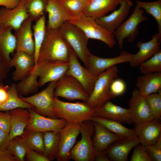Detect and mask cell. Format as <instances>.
<instances>
[{
	"instance_id": "6da1fadb",
	"label": "cell",
	"mask_w": 161,
	"mask_h": 161,
	"mask_svg": "<svg viewBox=\"0 0 161 161\" xmlns=\"http://www.w3.org/2000/svg\"><path fill=\"white\" fill-rule=\"evenodd\" d=\"M69 66L68 61H52L38 63L22 80L23 84L28 89L36 90L47 83L56 82L66 73Z\"/></svg>"
},
{
	"instance_id": "7a4b0ae2",
	"label": "cell",
	"mask_w": 161,
	"mask_h": 161,
	"mask_svg": "<svg viewBox=\"0 0 161 161\" xmlns=\"http://www.w3.org/2000/svg\"><path fill=\"white\" fill-rule=\"evenodd\" d=\"M69 48L70 46L62 37L59 30L50 29L46 27L45 37L40 49L37 63L52 61H68Z\"/></svg>"
},
{
	"instance_id": "3957f363",
	"label": "cell",
	"mask_w": 161,
	"mask_h": 161,
	"mask_svg": "<svg viewBox=\"0 0 161 161\" xmlns=\"http://www.w3.org/2000/svg\"><path fill=\"white\" fill-rule=\"evenodd\" d=\"M52 110L58 118L64 119L67 123L80 124L91 120L95 111L85 102H66L55 97L53 99Z\"/></svg>"
},
{
	"instance_id": "277c9868",
	"label": "cell",
	"mask_w": 161,
	"mask_h": 161,
	"mask_svg": "<svg viewBox=\"0 0 161 161\" xmlns=\"http://www.w3.org/2000/svg\"><path fill=\"white\" fill-rule=\"evenodd\" d=\"M118 73V67L115 65L98 76L92 92L86 102L88 105L95 109L106 101L115 97L111 93L109 87L113 80L117 78Z\"/></svg>"
},
{
	"instance_id": "5b68a950",
	"label": "cell",
	"mask_w": 161,
	"mask_h": 161,
	"mask_svg": "<svg viewBox=\"0 0 161 161\" xmlns=\"http://www.w3.org/2000/svg\"><path fill=\"white\" fill-rule=\"evenodd\" d=\"M62 37L87 68L92 54L88 46V38L76 26L67 21L58 29Z\"/></svg>"
},
{
	"instance_id": "8992f818",
	"label": "cell",
	"mask_w": 161,
	"mask_h": 161,
	"mask_svg": "<svg viewBox=\"0 0 161 161\" xmlns=\"http://www.w3.org/2000/svg\"><path fill=\"white\" fill-rule=\"evenodd\" d=\"M94 130L92 121H85L81 125L80 140L70 152L71 159L75 161H93L97 151L95 149L92 137Z\"/></svg>"
},
{
	"instance_id": "52a82bcc",
	"label": "cell",
	"mask_w": 161,
	"mask_h": 161,
	"mask_svg": "<svg viewBox=\"0 0 161 161\" xmlns=\"http://www.w3.org/2000/svg\"><path fill=\"white\" fill-rule=\"evenodd\" d=\"M69 22L80 28L88 38L100 41L109 47L112 48L116 41L113 34L108 31L98 24L96 20L82 14L73 17Z\"/></svg>"
},
{
	"instance_id": "ba28073f",
	"label": "cell",
	"mask_w": 161,
	"mask_h": 161,
	"mask_svg": "<svg viewBox=\"0 0 161 161\" xmlns=\"http://www.w3.org/2000/svg\"><path fill=\"white\" fill-rule=\"evenodd\" d=\"M89 95L75 78L66 73L56 82L54 96L70 101L79 100L86 102Z\"/></svg>"
},
{
	"instance_id": "9c48e42d",
	"label": "cell",
	"mask_w": 161,
	"mask_h": 161,
	"mask_svg": "<svg viewBox=\"0 0 161 161\" xmlns=\"http://www.w3.org/2000/svg\"><path fill=\"white\" fill-rule=\"evenodd\" d=\"M143 14L142 9L136 6L129 17L123 22L113 32L120 49H122L126 38H127L129 42H132L135 40L138 33V25L148 19Z\"/></svg>"
},
{
	"instance_id": "30bf717a",
	"label": "cell",
	"mask_w": 161,
	"mask_h": 161,
	"mask_svg": "<svg viewBox=\"0 0 161 161\" xmlns=\"http://www.w3.org/2000/svg\"><path fill=\"white\" fill-rule=\"evenodd\" d=\"M56 82L49 83L44 89L33 95L20 97L22 100L32 105L38 114L51 118H59L52 110Z\"/></svg>"
},
{
	"instance_id": "8fae6325",
	"label": "cell",
	"mask_w": 161,
	"mask_h": 161,
	"mask_svg": "<svg viewBox=\"0 0 161 161\" xmlns=\"http://www.w3.org/2000/svg\"><path fill=\"white\" fill-rule=\"evenodd\" d=\"M77 57L70 47L69 68L66 73L76 79L90 95L98 76L93 75L87 68L82 66Z\"/></svg>"
},
{
	"instance_id": "7c38bea8",
	"label": "cell",
	"mask_w": 161,
	"mask_h": 161,
	"mask_svg": "<svg viewBox=\"0 0 161 161\" xmlns=\"http://www.w3.org/2000/svg\"><path fill=\"white\" fill-rule=\"evenodd\" d=\"M81 124L67 123L60 131L58 151L56 158L58 161H68L71 159L70 152L80 133Z\"/></svg>"
},
{
	"instance_id": "4fadbf2b",
	"label": "cell",
	"mask_w": 161,
	"mask_h": 161,
	"mask_svg": "<svg viewBox=\"0 0 161 161\" xmlns=\"http://www.w3.org/2000/svg\"><path fill=\"white\" fill-rule=\"evenodd\" d=\"M28 110L30 117L25 129L44 132L48 131L60 132L67 123L63 118H53L42 115L30 109Z\"/></svg>"
},
{
	"instance_id": "5bb4252c",
	"label": "cell",
	"mask_w": 161,
	"mask_h": 161,
	"mask_svg": "<svg viewBox=\"0 0 161 161\" xmlns=\"http://www.w3.org/2000/svg\"><path fill=\"white\" fill-rule=\"evenodd\" d=\"M134 54L122 51L116 57L103 58L92 54L88 60L87 68L93 75L98 76L101 73L117 64L129 62L133 60Z\"/></svg>"
},
{
	"instance_id": "9a60e30c",
	"label": "cell",
	"mask_w": 161,
	"mask_h": 161,
	"mask_svg": "<svg viewBox=\"0 0 161 161\" xmlns=\"http://www.w3.org/2000/svg\"><path fill=\"white\" fill-rule=\"evenodd\" d=\"M132 122L137 124L154 119L145 97L136 88L133 91L128 109Z\"/></svg>"
},
{
	"instance_id": "2e32d148",
	"label": "cell",
	"mask_w": 161,
	"mask_h": 161,
	"mask_svg": "<svg viewBox=\"0 0 161 161\" xmlns=\"http://www.w3.org/2000/svg\"><path fill=\"white\" fill-rule=\"evenodd\" d=\"M26 0H21L14 8L0 9V28H10L16 31L20 27L29 17L25 6Z\"/></svg>"
},
{
	"instance_id": "e0dca14e",
	"label": "cell",
	"mask_w": 161,
	"mask_h": 161,
	"mask_svg": "<svg viewBox=\"0 0 161 161\" xmlns=\"http://www.w3.org/2000/svg\"><path fill=\"white\" fill-rule=\"evenodd\" d=\"M139 143L136 135L121 136L110 145L106 152L110 160L126 161L131 150Z\"/></svg>"
},
{
	"instance_id": "ac0fdd59",
	"label": "cell",
	"mask_w": 161,
	"mask_h": 161,
	"mask_svg": "<svg viewBox=\"0 0 161 161\" xmlns=\"http://www.w3.org/2000/svg\"><path fill=\"white\" fill-rule=\"evenodd\" d=\"M160 120L154 119L137 124L134 129L140 143L144 146L156 143L161 137Z\"/></svg>"
},
{
	"instance_id": "d6986e66",
	"label": "cell",
	"mask_w": 161,
	"mask_h": 161,
	"mask_svg": "<svg viewBox=\"0 0 161 161\" xmlns=\"http://www.w3.org/2000/svg\"><path fill=\"white\" fill-rule=\"evenodd\" d=\"M117 10L96 20L98 24L113 34L128 16L133 3L131 0H121Z\"/></svg>"
},
{
	"instance_id": "ffe728a7",
	"label": "cell",
	"mask_w": 161,
	"mask_h": 161,
	"mask_svg": "<svg viewBox=\"0 0 161 161\" xmlns=\"http://www.w3.org/2000/svg\"><path fill=\"white\" fill-rule=\"evenodd\" d=\"M46 13L48 15L46 27L50 29H59L73 17L60 0H48Z\"/></svg>"
},
{
	"instance_id": "44dd1931",
	"label": "cell",
	"mask_w": 161,
	"mask_h": 161,
	"mask_svg": "<svg viewBox=\"0 0 161 161\" xmlns=\"http://www.w3.org/2000/svg\"><path fill=\"white\" fill-rule=\"evenodd\" d=\"M9 63L11 68L15 69L12 77L15 81L19 82L23 79L35 65L34 55L21 51L16 52Z\"/></svg>"
},
{
	"instance_id": "7402d4cb",
	"label": "cell",
	"mask_w": 161,
	"mask_h": 161,
	"mask_svg": "<svg viewBox=\"0 0 161 161\" xmlns=\"http://www.w3.org/2000/svg\"><path fill=\"white\" fill-rule=\"evenodd\" d=\"M33 21L29 17L15 31L14 34L16 40V52L21 51L34 55L35 45L32 25Z\"/></svg>"
},
{
	"instance_id": "603a6c76",
	"label": "cell",
	"mask_w": 161,
	"mask_h": 161,
	"mask_svg": "<svg viewBox=\"0 0 161 161\" xmlns=\"http://www.w3.org/2000/svg\"><path fill=\"white\" fill-rule=\"evenodd\" d=\"M161 35L157 32L152 36L149 41L145 42H138L136 46L139 49L136 53L134 54L133 60L130 62V66L132 67L139 66L161 50Z\"/></svg>"
},
{
	"instance_id": "cb8c5ba5",
	"label": "cell",
	"mask_w": 161,
	"mask_h": 161,
	"mask_svg": "<svg viewBox=\"0 0 161 161\" xmlns=\"http://www.w3.org/2000/svg\"><path fill=\"white\" fill-rule=\"evenodd\" d=\"M93 116L123 123H132L128 109L116 105L109 100L95 109Z\"/></svg>"
},
{
	"instance_id": "d4e9b609",
	"label": "cell",
	"mask_w": 161,
	"mask_h": 161,
	"mask_svg": "<svg viewBox=\"0 0 161 161\" xmlns=\"http://www.w3.org/2000/svg\"><path fill=\"white\" fill-rule=\"evenodd\" d=\"M11 116L9 133L10 140L21 136L28 125L30 117L28 109L18 108L10 111Z\"/></svg>"
},
{
	"instance_id": "484cf974",
	"label": "cell",
	"mask_w": 161,
	"mask_h": 161,
	"mask_svg": "<svg viewBox=\"0 0 161 161\" xmlns=\"http://www.w3.org/2000/svg\"><path fill=\"white\" fill-rule=\"evenodd\" d=\"M121 0H90L83 13L96 20L115 10Z\"/></svg>"
},
{
	"instance_id": "4316f807",
	"label": "cell",
	"mask_w": 161,
	"mask_h": 161,
	"mask_svg": "<svg viewBox=\"0 0 161 161\" xmlns=\"http://www.w3.org/2000/svg\"><path fill=\"white\" fill-rule=\"evenodd\" d=\"M136 85L144 97L158 92L161 90V72L143 74L138 77Z\"/></svg>"
},
{
	"instance_id": "83f0119b",
	"label": "cell",
	"mask_w": 161,
	"mask_h": 161,
	"mask_svg": "<svg viewBox=\"0 0 161 161\" xmlns=\"http://www.w3.org/2000/svg\"><path fill=\"white\" fill-rule=\"evenodd\" d=\"M95 135L94 147L97 151H106L110 145L120 137L110 131L101 124L92 121Z\"/></svg>"
},
{
	"instance_id": "f1b7e54d",
	"label": "cell",
	"mask_w": 161,
	"mask_h": 161,
	"mask_svg": "<svg viewBox=\"0 0 161 161\" xmlns=\"http://www.w3.org/2000/svg\"><path fill=\"white\" fill-rule=\"evenodd\" d=\"M12 30L10 28H0V52L8 61L11 59L10 55L15 51L16 44Z\"/></svg>"
},
{
	"instance_id": "f546056e",
	"label": "cell",
	"mask_w": 161,
	"mask_h": 161,
	"mask_svg": "<svg viewBox=\"0 0 161 161\" xmlns=\"http://www.w3.org/2000/svg\"><path fill=\"white\" fill-rule=\"evenodd\" d=\"M8 99L5 103L0 105V111H10L18 108L34 109L32 105L24 101L18 96L16 84L12 83L8 85Z\"/></svg>"
},
{
	"instance_id": "4dcf8cb0",
	"label": "cell",
	"mask_w": 161,
	"mask_h": 161,
	"mask_svg": "<svg viewBox=\"0 0 161 161\" xmlns=\"http://www.w3.org/2000/svg\"><path fill=\"white\" fill-rule=\"evenodd\" d=\"M43 154L50 161L56 159L59 148L60 132L48 131L43 132Z\"/></svg>"
},
{
	"instance_id": "1f68e13d",
	"label": "cell",
	"mask_w": 161,
	"mask_h": 161,
	"mask_svg": "<svg viewBox=\"0 0 161 161\" xmlns=\"http://www.w3.org/2000/svg\"><path fill=\"white\" fill-rule=\"evenodd\" d=\"M91 120L101 124L110 131L120 136L135 135L134 129L125 127L120 122L95 116H93Z\"/></svg>"
},
{
	"instance_id": "d6a6232c",
	"label": "cell",
	"mask_w": 161,
	"mask_h": 161,
	"mask_svg": "<svg viewBox=\"0 0 161 161\" xmlns=\"http://www.w3.org/2000/svg\"><path fill=\"white\" fill-rule=\"evenodd\" d=\"M32 29L35 45L34 55L36 64L40 49L46 34V24L45 14L35 21V24L32 26Z\"/></svg>"
},
{
	"instance_id": "836d02e7",
	"label": "cell",
	"mask_w": 161,
	"mask_h": 161,
	"mask_svg": "<svg viewBox=\"0 0 161 161\" xmlns=\"http://www.w3.org/2000/svg\"><path fill=\"white\" fill-rule=\"evenodd\" d=\"M21 138L29 150L43 154L44 145L43 133L25 129Z\"/></svg>"
},
{
	"instance_id": "e575fe53",
	"label": "cell",
	"mask_w": 161,
	"mask_h": 161,
	"mask_svg": "<svg viewBox=\"0 0 161 161\" xmlns=\"http://www.w3.org/2000/svg\"><path fill=\"white\" fill-rule=\"evenodd\" d=\"M137 5L144 9L153 16L158 25V33L161 35V0L153 2H144L136 0Z\"/></svg>"
},
{
	"instance_id": "d590c367",
	"label": "cell",
	"mask_w": 161,
	"mask_h": 161,
	"mask_svg": "<svg viewBox=\"0 0 161 161\" xmlns=\"http://www.w3.org/2000/svg\"><path fill=\"white\" fill-rule=\"evenodd\" d=\"M48 0H26L25 6L29 17L35 21L46 13Z\"/></svg>"
},
{
	"instance_id": "8d00e7d4",
	"label": "cell",
	"mask_w": 161,
	"mask_h": 161,
	"mask_svg": "<svg viewBox=\"0 0 161 161\" xmlns=\"http://www.w3.org/2000/svg\"><path fill=\"white\" fill-rule=\"evenodd\" d=\"M139 66V69L143 74L161 72V51L156 53Z\"/></svg>"
},
{
	"instance_id": "74e56055",
	"label": "cell",
	"mask_w": 161,
	"mask_h": 161,
	"mask_svg": "<svg viewBox=\"0 0 161 161\" xmlns=\"http://www.w3.org/2000/svg\"><path fill=\"white\" fill-rule=\"evenodd\" d=\"M7 149L15 156L17 161H24L26 152L29 150L18 137L10 140Z\"/></svg>"
},
{
	"instance_id": "f35d334b",
	"label": "cell",
	"mask_w": 161,
	"mask_h": 161,
	"mask_svg": "<svg viewBox=\"0 0 161 161\" xmlns=\"http://www.w3.org/2000/svg\"><path fill=\"white\" fill-rule=\"evenodd\" d=\"M72 17L83 14L88 3V0H60Z\"/></svg>"
},
{
	"instance_id": "ab89813d",
	"label": "cell",
	"mask_w": 161,
	"mask_h": 161,
	"mask_svg": "<svg viewBox=\"0 0 161 161\" xmlns=\"http://www.w3.org/2000/svg\"><path fill=\"white\" fill-rule=\"evenodd\" d=\"M155 119L161 118V90L144 97Z\"/></svg>"
},
{
	"instance_id": "60d3db41",
	"label": "cell",
	"mask_w": 161,
	"mask_h": 161,
	"mask_svg": "<svg viewBox=\"0 0 161 161\" xmlns=\"http://www.w3.org/2000/svg\"><path fill=\"white\" fill-rule=\"evenodd\" d=\"M145 146L152 161H161V137L155 143Z\"/></svg>"
},
{
	"instance_id": "b9f144b4",
	"label": "cell",
	"mask_w": 161,
	"mask_h": 161,
	"mask_svg": "<svg viewBox=\"0 0 161 161\" xmlns=\"http://www.w3.org/2000/svg\"><path fill=\"white\" fill-rule=\"evenodd\" d=\"M134 148L130 158L131 161H152L145 146L139 143Z\"/></svg>"
},
{
	"instance_id": "7bdbcfd3",
	"label": "cell",
	"mask_w": 161,
	"mask_h": 161,
	"mask_svg": "<svg viewBox=\"0 0 161 161\" xmlns=\"http://www.w3.org/2000/svg\"><path fill=\"white\" fill-rule=\"evenodd\" d=\"M126 85L121 78L114 79L111 82L109 87L111 93L115 97L123 94L126 91Z\"/></svg>"
},
{
	"instance_id": "ee69618b",
	"label": "cell",
	"mask_w": 161,
	"mask_h": 161,
	"mask_svg": "<svg viewBox=\"0 0 161 161\" xmlns=\"http://www.w3.org/2000/svg\"><path fill=\"white\" fill-rule=\"evenodd\" d=\"M9 61L7 60L0 52V83L7 77L11 67Z\"/></svg>"
},
{
	"instance_id": "f6af8a7d",
	"label": "cell",
	"mask_w": 161,
	"mask_h": 161,
	"mask_svg": "<svg viewBox=\"0 0 161 161\" xmlns=\"http://www.w3.org/2000/svg\"><path fill=\"white\" fill-rule=\"evenodd\" d=\"M0 111V129L9 133L11 116L9 113H4Z\"/></svg>"
},
{
	"instance_id": "bcb514c9",
	"label": "cell",
	"mask_w": 161,
	"mask_h": 161,
	"mask_svg": "<svg viewBox=\"0 0 161 161\" xmlns=\"http://www.w3.org/2000/svg\"><path fill=\"white\" fill-rule=\"evenodd\" d=\"M25 156L27 160L29 161H50L43 154L32 150H29L26 152Z\"/></svg>"
},
{
	"instance_id": "7dc6e473",
	"label": "cell",
	"mask_w": 161,
	"mask_h": 161,
	"mask_svg": "<svg viewBox=\"0 0 161 161\" xmlns=\"http://www.w3.org/2000/svg\"><path fill=\"white\" fill-rule=\"evenodd\" d=\"M9 134L0 129V149H7L10 141Z\"/></svg>"
},
{
	"instance_id": "c3c4849f",
	"label": "cell",
	"mask_w": 161,
	"mask_h": 161,
	"mask_svg": "<svg viewBox=\"0 0 161 161\" xmlns=\"http://www.w3.org/2000/svg\"><path fill=\"white\" fill-rule=\"evenodd\" d=\"M0 161H17L16 157L7 149H0Z\"/></svg>"
},
{
	"instance_id": "681fc988",
	"label": "cell",
	"mask_w": 161,
	"mask_h": 161,
	"mask_svg": "<svg viewBox=\"0 0 161 161\" xmlns=\"http://www.w3.org/2000/svg\"><path fill=\"white\" fill-rule=\"evenodd\" d=\"M8 86L3 84L0 86V105L5 103L8 99Z\"/></svg>"
},
{
	"instance_id": "f907efd6",
	"label": "cell",
	"mask_w": 161,
	"mask_h": 161,
	"mask_svg": "<svg viewBox=\"0 0 161 161\" xmlns=\"http://www.w3.org/2000/svg\"><path fill=\"white\" fill-rule=\"evenodd\" d=\"M20 1L21 0H0V6H3L7 8L13 9L16 7Z\"/></svg>"
},
{
	"instance_id": "816d5d0a",
	"label": "cell",
	"mask_w": 161,
	"mask_h": 161,
	"mask_svg": "<svg viewBox=\"0 0 161 161\" xmlns=\"http://www.w3.org/2000/svg\"><path fill=\"white\" fill-rule=\"evenodd\" d=\"M94 160L96 161H110L106 151H97Z\"/></svg>"
},
{
	"instance_id": "f5cc1de1",
	"label": "cell",
	"mask_w": 161,
	"mask_h": 161,
	"mask_svg": "<svg viewBox=\"0 0 161 161\" xmlns=\"http://www.w3.org/2000/svg\"><path fill=\"white\" fill-rule=\"evenodd\" d=\"M2 84H3V83H0V86Z\"/></svg>"
},
{
	"instance_id": "db71d44e",
	"label": "cell",
	"mask_w": 161,
	"mask_h": 161,
	"mask_svg": "<svg viewBox=\"0 0 161 161\" xmlns=\"http://www.w3.org/2000/svg\"><path fill=\"white\" fill-rule=\"evenodd\" d=\"M89 0H88V1H89Z\"/></svg>"
}]
</instances>
